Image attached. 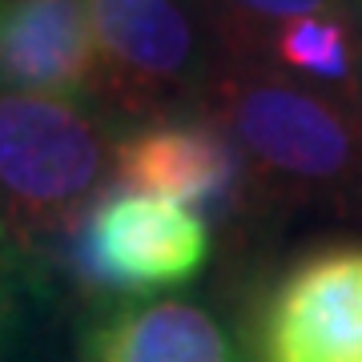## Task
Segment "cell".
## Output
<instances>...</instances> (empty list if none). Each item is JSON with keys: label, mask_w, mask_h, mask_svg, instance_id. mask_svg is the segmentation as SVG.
I'll use <instances>...</instances> for the list:
<instances>
[{"label": "cell", "mask_w": 362, "mask_h": 362, "mask_svg": "<svg viewBox=\"0 0 362 362\" xmlns=\"http://www.w3.org/2000/svg\"><path fill=\"white\" fill-rule=\"evenodd\" d=\"M350 97H354V105H358V113H362V40H358V73H354V89H350Z\"/></svg>", "instance_id": "12"}, {"label": "cell", "mask_w": 362, "mask_h": 362, "mask_svg": "<svg viewBox=\"0 0 362 362\" xmlns=\"http://www.w3.org/2000/svg\"><path fill=\"white\" fill-rule=\"evenodd\" d=\"M21 262V250L0 238V362H8V350H13V330H16V266Z\"/></svg>", "instance_id": "11"}, {"label": "cell", "mask_w": 362, "mask_h": 362, "mask_svg": "<svg viewBox=\"0 0 362 362\" xmlns=\"http://www.w3.org/2000/svg\"><path fill=\"white\" fill-rule=\"evenodd\" d=\"M113 141L101 121L61 97H0V238L21 254L61 242L105 194Z\"/></svg>", "instance_id": "2"}, {"label": "cell", "mask_w": 362, "mask_h": 362, "mask_svg": "<svg viewBox=\"0 0 362 362\" xmlns=\"http://www.w3.org/2000/svg\"><path fill=\"white\" fill-rule=\"evenodd\" d=\"M77 362H242L209 310L181 298L113 302L81 330Z\"/></svg>", "instance_id": "8"}, {"label": "cell", "mask_w": 362, "mask_h": 362, "mask_svg": "<svg viewBox=\"0 0 362 362\" xmlns=\"http://www.w3.org/2000/svg\"><path fill=\"white\" fill-rule=\"evenodd\" d=\"M189 109L238 149V202H362V113L346 93H318L258 52L221 49Z\"/></svg>", "instance_id": "1"}, {"label": "cell", "mask_w": 362, "mask_h": 362, "mask_svg": "<svg viewBox=\"0 0 362 362\" xmlns=\"http://www.w3.org/2000/svg\"><path fill=\"white\" fill-rule=\"evenodd\" d=\"M0 81L61 101L97 89L89 0H0Z\"/></svg>", "instance_id": "7"}, {"label": "cell", "mask_w": 362, "mask_h": 362, "mask_svg": "<svg viewBox=\"0 0 362 362\" xmlns=\"http://www.w3.org/2000/svg\"><path fill=\"white\" fill-rule=\"evenodd\" d=\"M266 49H270L274 65H282L294 77L334 85L346 97L354 89L358 37L350 28V16H294L266 33Z\"/></svg>", "instance_id": "9"}, {"label": "cell", "mask_w": 362, "mask_h": 362, "mask_svg": "<svg viewBox=\"0 0 362 362\" xmlns=\"http://www.w3.org/2000/svg\"><path fill=\"white\" fill-rule=\"evenodd\" d=\"M97 97L129 117L194 105L206 77L202 40L177 0H89Z\"/></svg>", "instance_id": "5"}, {"label": "cell", "mask_w": 362, "mask_h": 362, "mask_svg": "<svg viewBox=\"0 0 362 362\" xmlns=\"http://www.w3.org/2000/svg\"><path fill=\"white\" fill-rule=\"evenodd\" d=\"M214 238L189 206L109 185L61 238V258L81 294L105 306L194 282Z\"/></svg>", "instance_id": "3"}, {"label": "cell", "mask_w": 362, "mask_h": 362, "mask_svg": "<svg viewBox=\"0 0 362 362\" xmlns=\"http://www.w3.org/2000/svg\"><path fill=\"white\" fill-rule=\"evenodd\" d=\"M214 8L230 16V40L221 49H246L254 45V25H286L294 16H350L342 0H209Z\"/></svg>", "instance_id": "10"}, {"label": "cell", "mask_w": 362, "mask_h": 362, "mask_svg": "<svg viewBox=\"0 0 362 362\" xmlns=\"http://www.w3.org/2000/svg\"><path fill=\"white\" fill-rule=\"evenodd\" d=\"M109 177L117 189H129V194L165 197L189 209H221L226 202H238L242 161L230 137L218 125H209L206 117H194V121L165 117L113 141Z\"/></svg>", "instance_id": "6"}, {"label": "cell", "mask_w": 362, "mask_h": 362, "mask_svg": "<svg viewBox=\"0 0 362 362\" xmlns=\"http://www.w3.org/2000/svg\"><path fill=\"white\" fill-rule=\"evenodd\" d=\"M254 362H362V238L298 254L250 318Z\"/></svg>", "instance_id": "4"}]
</instances>
